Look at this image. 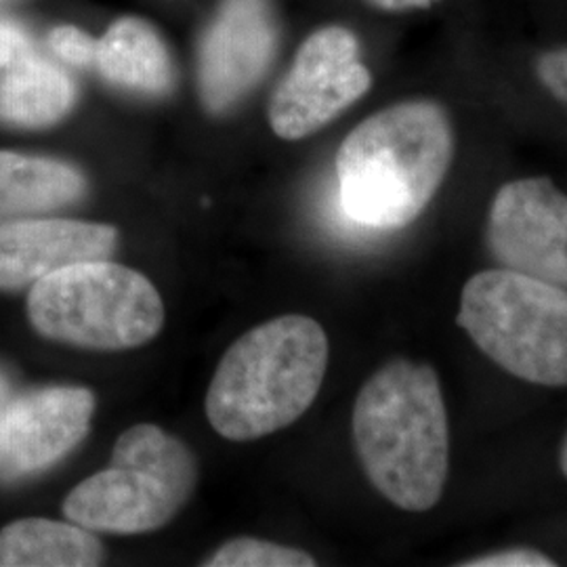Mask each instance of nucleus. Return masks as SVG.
Wrapping results in <instances>:
<instances>
[{
	"label": "nucleus",
	"instance_id": "f257e3e1",
	"mask_svg": "<svg viewBox=\"0 0 567 567\" xmlns=\"http://www.w3.org/2000/svg\"><path fill=\"white\" fill-rule=\"evenodd\" d=\"M353 444L365 477L391 505L435 507L446 489L450 426L437 372L398 358L377 370L353 408Z\"/></svg>",
	"mask_w": 567,
	"mask_h": 567
},
{
	"label": "nucleus",
	"instance_id": "f03ea898",
	"mask_svg": "<svg viewBox=\"0 0 567 567\" xmlns=\"http://www.w3.org/2000/svg\"><path fill=\"white\" fill-rule=\"evenodd\" d=\"M454 158V128L435 102L395 103L360 122L337 154L347 217L400 229L423 215Z\"/></svg>",
	"mask_w": 567,
	"mask_h": 567
},
{
	"label": "nucleus",
	"instance_id": "7ed1b4c3",
	"mask_svg": "<svg viewBox=\"0 0 567 567\" xmlns=\"http://www.w3.org/2000/svg\"><path fill=\"white\" fill-rule=\"evenodd\" d=\"M324 328L307 316L255 326L225 351L206 391V419L229 442H252L299 421L328 368Z\"/></svg>",
	"mask_w": 567,
	"mask_h": 567
},
{
	"label": "nucleus",
	"instance_id": "20e7f679",
	"mask_svg": "<svg viewBox=\"0 0 567 567\" xmlns=\"http://www.w3.org/2000/svg\"><path fill=\"white\" fill-rule=\"evenodd\" d=\"M196 458L182 440L156 425L118 437L112 463L63 501V515L91 532L145 534L171 524L196 487Z\"/></svg>",
	"mask_w": 567,
	"mask_h": 567
},
{
	"label": "nucleus",
	"instance_id": "39448f33",
	"mask_svg": "<svg viewBox=\"0 0 567 567\" xmlns=\"http://www.w3.org/2000/svg\"><path fill=\"white\" fill-rule=\"evenodd\" d=\"M456 324L494 364L543 386H567V290L508 269L475 274Z\"/></svg>",
	"mask_w": 567,
	"mask_h": 567
},
{
	"label": "nucleus",
	"instance_id": "423d86ee",
	"mask_svg": "<svg viewBox=\"0 0 567 567\" xmlns=\"http://www.w3.org/2000/svg\"><path fill=\"white\" fill-rule=\"evenodd\" d=\"M28 318L51 341L124 351L161 334L164 303L143 274L100 259L63 267L34 284Z\"/></svg>",
	"mask_w": 567,
	"mask_h": 567
},
{
	"label": "nucleus",
	"instance_id": "0eeeda50",
	"mask_svg": "<svg viewBox=\"0 0 567 567\" xmlns=\"http://www.w3.org/2000/svg\"><path fill=\"white\" fill-rule=\"evenodd\" d=\"M372 76L360 44L341 25L313 32L271 95L269 124L286 142H299L343 114L370 91Z\"/></svg>",
	"mask_w": 567,
	"mask_h": 567
},
{
	"label": "nucleus",
	"instance_id": "6e6552de",
	"mask_svg": "<svg viewBox=\"0 0 567 567\" xmlns=\"http://www.w3.org/2000/svg\"><path fill=\"white\" fill-rule=\"evenodd\" d=\"M486 246L498 267L567 290V196L547 177L505 183L489 206Z\"/></svg>",
	"mask_w": 567,
	"mask_h": 567
},
{
	"label": "nucleus",
	"instance_id": "1a4fd4ad",
	"mask_svg": "<svg viewBox=\"0 0 567 567\" xmlns=\"http://www.w3.org/2000/svg\"><path fill=\"white\" fill-rule=\"evenodd\" d=\"M278 44L269 0H225L200 47V97L213 114L227 112L264 79Z\"/></svg>",
	"mask_w": 567,
	"mask_h": 567
},
{
	"label": "nucleus",
	"instance_id": "9d476101",
	"mask_svg": "<svg viewBox=\"0 0 567 567\" xmlns=\"http://www.w3.org/2000/svg\"><path fill=\"white\" fill-rule=\"evenodd\" d=\"M95 395L84 386H47L0 412V473L32 475L55 465L86 437Z\"/></svg>",
	"mask_w": 567,
	"mask_h": 567
},
{
	"label": "nucleus",
	"instance_id": "9b49d317",
	"mask_svg": "<svg viewBox=\"0 0 567 567\" xmlns=\"http://www.w3.org/2000/svg\"><path fill=\"white\" fill-rule=\"evenodd\" d=\"M118 244L112 225L72 219L0 224V290H18L70 265L107 259Z\"/></svg>",
	"mask_w": 567,
	"mask_h": 567
},
{
	"label": "nucleus",
	"instance_id": "f8f14e48",
	"mask_svg": "<svg viewBox=\"0 0 567 567\" xmlns=\"http://www.w3.org/2000/svg\"><path fill=\"white\" fill-rule=\"evenodd\" d=\"M76 103V86L60 63L49 60L20 23L0 20V121L47 128Z\"/></svg>",
	"mask_w": 567,
	"mask_h": 567
},
{
	"label": "nucleus",
	"instance_id": "ddd939ff",
	"mask_svg": "<svg viewBox=\"0 0 567 567\" xmlns=\"http://www.w3.org/2000/svg\"><path fill=\"white\" fill-rule=\"evenodd\" d=\"M95 65L105 81L145 95H164L175 82L166 44L140 18H122L105 30L97 41Z\"/></svg>",
	"mask_w": 567,
	"mask_h": 567
},
{
	"label": "nucleus",
	"instance_id": "4468645a",
	"mask_svg": "<svg viewBox=\"0 0 567 567\" xmlns=\"http://www.w3.org/2000/svg\"><path fill=\"white\" fill-rule=\"evenodd\" d=\"M86 179L72 164L0 150V217L55 210L81 200Z\"/></svg>",
	"mask_w": 567,
	"mask_h": 567
},
{
	"label": "nucleus",
	"instance_id": "2eb2a0df",
	"mask_svg": "<svg viewBox=\"0 0 567 567\" xmlns=\"http://www.w3.org/2000/svg\"><path fill=\"white\" fill-rule=\"evenodd\" d=\"M103 561L97 536L72 522L30 517L0 529V567H95Z\"/></svg>",
	"mask_w": 567,
	"mask_h": 567
},
{
	"label": "nucleus",
	"instance_id": "dca6fc26",
	"mask_svg": "<svg viewBox=\"0 0 567 567\" xmlns=\"http://www.w3.org/2000/svg\"><path fill=\"white\" fill-rule=\"evenodd\" d=\"M206 567H313L316 559L301 548L284 547L269 540L236 538L217 548Z\"/></svg>",
	"mask_w": 567,
	"mask_h": 567
},
{
	"label": "nucleus",
	"instance_id": "f3484780",
	"mask_svg": "<svg viewBox=\"0 0 567 567\" xmlns=\"http://www.w3.org/2000/svg\"><path fill=\"white\" fill-rule=\"evenodd\" d=\"M47 44L53 51V55L60 58L63 63L79 65V68L95 65L97 41L76 25L53 28L47 37Z\"/></svg>",
	"mask_w": 567,
	"mask_h": 567
},
{
	"label": "nucleus",
	"instance_id": "a211bd4d",
	"mask_svg": "<svg viewBox=\"0 0 567 567\" xmlns=\"http://www.w3.org/2000/svg\"><path fill=\"white\" fill-rule=\"evenodd\" d=\"M461 567H555L557 564L536 548H505L458 564Z\"/></svg>",
	"mask_w": 567,
	"mask_h": 567
},
{
	"label": "nucleus",
	"instance_id": "6ab92c4d",
	"mask_svg": "<svg viewBox=\"0 0 567 567\" xmlns=\"http://www.w3.org/2000/svg\"><path fill=\"white\" fill-rule=\"evenodd\" d=\"M536 76L553 97L567 105V49L548 51L536 61Z\"/></svg>",
	"mask_w": 567,
	"mask_h": 567
},
{
	"label": "nucleus",
	"instance_id": "aec40b11",
	"mask_svg": "<svg viewBox=\"0 0 567 567\" xmlns=\"http://www.w3.org/2000/svg\"><path fill=\"white\" fill-rule=\"evenodd\" d=\"M365 2L383 11H408V9H426L437 0H365Z\"/></svg>",
	"mask_w": 567,
	"mask_h": 567
},
{
	"label": "nucleus",
	"instance_id": "412c9836",
	"mask_svg": "<svg viewBox=\"0 0 567 567\" xmlns=\"http://www.w3.org/2000/svg\"><path fill=\"white\" fill-rule=\"evenodd\" d=\"M559 465H561V471H564V475L567 477V435L566 440H564V446H561V454H559Z\"/></svg>",
	"mask_w": 567,
	"mask_h": 567
},
{
	"label": "nucleus",
	"instance_id": "4be33fe9",
	"mask_svg": "<svg viewBox=\"0 0 567 567\" xmlns=\"http://www.w3.org/2000/svg\"><path fill=\"white\" fill-rule=\"evenodd\" d=\"M2 400H4V383L0 381V412H2Z\"/></svg>",
	"mask_w": 567,
	"mask_h": 567
},
{
	"label": "nucleus",
	"instance_id": "5701e85b",
	"mask_svg": "<svg viewBox=\"0 0 567 567\" xmlns=\"http://www.w3.org/2000/svg\"><path fill=\"white\" fill-rule=\"evenodd\" d=\"M7 2H16V0H0V4H7Z\"/></svg>",
	"mask_w": 567,
	"mask_h": 567
}]
</instances>
